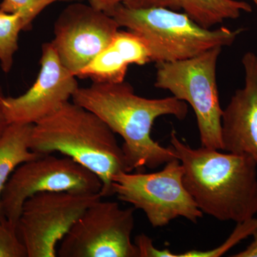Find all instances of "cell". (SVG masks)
<instances>
[{
  "label": "cell",
  "instance_id": "1",
  "mask_svg": "<svg viewBox=\"0 0 257 257\" xmlns=\"http://www.w3.org/2000/svg\"><path fill=\"white\" fill-rule=\"evenodd\" d=\"M72 101L92 111L113 133L123 139V152L130 172L158 168L177 159L172 146L155 141L151 131L155 120L171 115L182 120L188 114L185 101L175 96L148 99L135 94L127 82L94 83L79 87Z\"/></svg>",
  "mask_w": 257,
  "mask_h": 257
},
{
  "label": "cell",
  "instance_id": "2",
  "mask_svg": "<svg viewBox=\"0 0 257 257\" xmlns=\"http://www.w3.org/2000/svg\"><path fill=\"white\" fill-rule=\"evenodd\" d=\"M170 145L184 170L183 182L202 213L221 221L243 222L257 214V164L251 157L193 149L175 131Z\"/></svg>",
  "mask_w": 257,
  "mask_h": 257
},
{
  "label": "cell",
  "instance_id": "3",
  "mask_svg": "<svg viewBox=\"0 0 257 257\" xmlns=\"http://www.w3.org/2000/svg\"><path fill=\"white\" fill-rule=\"evenodd\" d=\"M30 147L40 155L58 152L95 174L102 184V197L112 195L114 175L131 172L116 134L99 116L73 101L64 103L33 124Z\"/></svg>",
  "mask_w": 257,
  "mask_h": 257
},
{
  "label": "cell",
  "instance_id": "4",
  "mask_svg": "<svg viewBox=\"0 0 257 257\" xmlns=\"http://www.w3.org/2000/svg\"><path fill=\"white\" fill-rule=\"evenodd\" d=\"M107 14L139 35L156 64L189 60L215 47H230L244 31L220 27L203 28L188 15L167 8H128L119 5Z\"/></svg>",
  "mask_w": 257,
  "mask_h": 257
},
{
  "label": "cell",
  "instance_id": "5",
  "mask_svg": "<svg viewBox=\"0 0 257 257\" xmlns=\"http://www.w3.org/2000/svg\"><path fill=\"white\" fill-rule=\"evenodd\" d=\"M223 48L215 47L189 59L156 64L155 87L167 90L192 106L197 118L201 146L222 150L223 109L216 69Z\"/></svg>",
  "mask_w": 257,
  "mask_h": 257
},
{
  "label": "cell",
  "instance_id": "6",
  "mask_svg": "<svg viewBox=\"0 0 257 257\" xmlns=\"http://www.w3.org/2000/svg\"><path fill=\"white\" fill-rule=\"evenodd\" d=\"M184 170L178 159L153 173L119 172L111 182L112 195L145 213L153 227H162L178 217L192 223L202 218L183 182Z\"/></svg>",
  "mask_w": 257,
  "mask_h": 257
},
{
  "label": "cell",
  "instance_id": "7",
  "mask_svg": "<svg viewBox=\"0 0 257 257\" xmlns=\"http://www.w3.org/2000/svg\"><path fill=\"white\" fill-rule=\"evenodd\" d=\"M101 187L95 174L72 159L43 155L24 162L12 174L2 194V211L5 219L17 227L25 201L37 193L101 194Z\"/></svg>",
  "mask_w": 257,
  "mask_h": 257
},
{
  "label": "cell",
  "instance_id": "8",
  "mask_svg": "<svg viewBox=\"0 0 257 257\" xmlns=\"http://www.w3.org/2000/svg\"><path fill=\"white\" fill-rule=\"evenodd\" d=\"M101 198L100 193L45 192L27 199L17 229L28 257L57 256V246L64 236Z\"/></svg>",
  "mask_w": 257,
  "mask_h": 257
},
{
  "label": "cell",
  "instance_id": "9",
  "mask_svg": "<svg viewBox=\"0 0 257 257\" xmlns=\"http://www.w3.org/2000/svg\"><path fill=\"white\" fill-rule=\"evenodd\" d=\"M135 208L102 198L88 207L61 241L60 257H138L132 241Z\"/></svg>",
  "mask_w": 257,
  "mask_h": 257
},
{
  "label": "cell",
  "instance_id": "10",
  "mask_svg": "<svg viewBox=\"0 0 257 257\" xmlns=\"http://www.w3.org/2000/svg\"><path fill=\"white\" fill-rule=\"evenodd\" d=\"M112 17L89 4L74 2L62 12L52 43L64 67L76 74L110 45L119 30Z\"/></svg>",
  "mask_w": 257,
  "mask_h": 257
},
{
  "label": "cell",
  "instance_id": "11",
  "mask_svg": "<svg viewBox=\"0 0 257 257\" xmlns=\"http://www.w3.org/2000/svg\"><path fill=\"white\" fill-rule=\"evenodd\" d=\"M40 72L31 87L17 97L4 98L9 124H35L72 99L79 85L61 62L52 42L42 45Z\"/></svg>",
  "mask_w": 257,
  "mask_h": 257
},
{
  "label": "cell",
  "instance_id": "12",
  "mask_svg": "<svg viewBox=\"0 0 257 257\" xmlns=\"http://www.w3.org/2000/svg\"><path fill=\"white\" fill-rule=\"evenodd\" d=\"M244 81L221 115L223 151L251 157L257 164V55L248 51L241 58Z\"/></svg>",
  "mask_w": 257,
  "mask_h": 257
},
{
  "label": "cell",
  "instance_id": "13",
  "mask_svg": "<svg viewBox=\"0 0 257 257\" xmlns=\"http://www.w3.org/2000/svg\"><path fill=\"white\" fill-rule=\"evenodd\" d=\"M148 8L182 10L198 25L207 29L252 11L251 5L238 0H139L133 8Z\"/></svg>",
  "mask_w": 257,
  "mask_h": 257
},
{
  "label": "cell",
  "instance_id": "14",
  "mask_svg": "<svg viewBox=\"0 0 257 257\" xmlns=\"http://www.w3.org/2000/svg\"><path fill=\"white\" fill-rule=\"evenodd\" d=\"M32 126V124H10L0 137V220L6 219L2 211V194L12 174L24 162L43 155L30 149Z\"/></svg>",
  "mask_w": 257,
  "mask_h": 257
},
{
  "label": "cell",
  "instance_id": "15",
  "mask_svg": "<svg viewBox=\"0 0 257 257\" xmlns=\"http://www.w3.org/2000/svg\"><path fill=\"white\" fill-rule=\"evenodd\" d=\"M128 65L126 57L112 43L77 72L76 77L90 79L94 83L124 82Z\"/></svg>",
  "mask_w": 257,
  "mask_h": 257
},
{
  "label": "cell",
  "instance_id": "16",
  "mask_svg": "<svg viewBox=\"0 0 257 257\" xmlns=\"http://www.w3.org/2000/svg\"><path fill=\"white\" fill-rule=\"evenodd\" d=\"M24 31L20 15L0 10V64L8 73L11 70L15 52L18 49L19 34Z\"/></svg>",
  "mask_w": 257,
  "mask_h": 257
},
{
  "label": "cell",
  "instance_id": "17",
  "mask_svg": "<svg viewBox=\"0 0 257 257\" xmlns=\"http://www.w3.org/2000/svg\"><path fill=\"white\" fill-rule=\"evenodd\" d=\"M111 43L125 56L130 64L143 66L151 62L150 51L145 41L137 34L119 30Z\"/></svg>",
  "mask_w": 257,
  "mask_h": 257
},
{
  "label": "cell",
  "instance_id": "18",
  "mask_svg": "<svg viewBox=\"0 0 257 257\" xmlns=\"http://www.w3.org/2000/svg\"><path fill=\"white\" fill-rule=\"evenodd\" d=\"M257 229V219L253 217L243 222L237 223V226L233 231L232 234L225 241L224 243L212 250L202 251L197 250L177 253V257H218L224 254L230 248L237 244L239 241L246 239L248 236H252Z\"/></svg>",
  "mask_w": 257,
  "mask_h": 257
},
{
  "label": "cell",
  "instance_id": "19",
  "mask_svg": "<svg viewBox=\"0 0 257 257\" xmlns=\"http://www.w3.org/2000/svg\"><path fill=\"white\" fill-rule=\"evenodd\" d=\"M61 0H3L0 10L20 15L24 24V31L32 28V22L49 5Z\"/></svg>",
  "mask_w": 257,
  "mask_h": 257
},
{
  "label": "cell",
  "instance_id": "20",
  "mask_svg": "<svg viewBox=\"0 0 257 257\" xmlns=\"http://www.w3.org/2000/svg\"><path fill=\"white\" fill-rule=\"evenodd\" d=\"M0 257H28L18 229L7 219L0 220Z\"/></svg>",
  "mask_w": 257,
  "mask_h": 257
},
{
  "label": "cell",
  "instance_id": "21",
  "mask_svg": "<svg viewBox=\"0 0 257 257\" xmlns=\"http://www.w3.org/2000/svg\"><path fill=\"white\" fill-rule=\"evenodd\" d=\"M134 243L138 249V257H177V253L168 248L159 249L155 247L151 238L145 234L137 236Z\"/></svg>",
  "mask_w": 257,
  "mask_h": 257
},
{
  "label": "cell",
  "instance_id": "22",
  "mask_svg": "<svg viewBox=\"0 0 257 257\" xmlns=\"http://www.w3.org/2000/svg\"><path fill=\"white\" fill-rule=\"evenodd\" d=\"M62 2L87 1L88 4L92 5L96 9L104 13H109L119 5H124L128 8H135L139 0H61Z\"/></svg>",
  "mask_w": 257,
  "mask_h": 257
},
{
  "label": "cell",
  "instance_id": "23",
  "mask_svg": "<svg viewBox=\"0 0 257 257\" xmlns=\"http://www.w3.org/2000/svg\"><path fill=\"white\" fill-rule=\"evenodd\" d=\"M253 240L242 251L236 254L232 255L234 257H257V229L252 234Z\"/></svg>",
  "mask_w": 257,
  "mask_h": 257
},
{
  "label": "cell",
  "instance_id": "24",
  "mask_svg": "<svg viewBox=\"0 0 257 257\" xmlns=\"http://www.w3.org/2000/svg\"><path fill=\"white\" fill-rule=\"evenodd\" d=\"M4 98L5 96L3 95V92L0 89V137L4 133L5 130L10 124L8 119H7L6 114H5L4 102H3Z\"/></svg>",
  "mask_w": 257,
  "mask_h": 257
},
{
  "label": "cell",
  "instance_id": "25",
  "mask_svg": "<svg viewBox=\"0 0 257 257\" xmlns=\"http://www.w3.org/2000/svg\"><path fill=\"white\" fill-rule=\"evenodd\" d=\"M253 2V4H254L255 7H256V12H257V0H251Z\"/></svg>",
  "mask_w": 257,
  "mask_h": 257
}]
</instances>
